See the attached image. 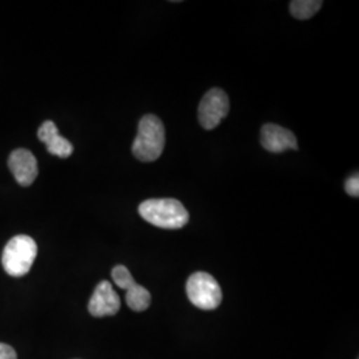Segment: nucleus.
Returning a JSON list of instances; mask_svg holds the SVG:
<instances>
[{"label": "nucleus", "instance_id": "9d476101", "mask_svg": "<svg viewBox=\"0 0 359 359\" xmlns=\"http://www.w3.org/2000/svg\"><path fill=\"white\" fill-rule=\"evenodd\" d=\"M126 301L127 305L130 310L133 311H144L149 308L152 297L151 293L148 292V289H145L142 285L135 283L132 287H129L126 294Z\"/></svg>", "mask_w": 359, "mask_h": 359}, {"label": "nucleus", "instance_id": "ddd939ff", "mask_svg": "<svg viewBox=\"0 0 359 359\" xmlns=\"http://www.w3.org/2000/svg\"><path fill=\"white\" fill-rule=\"evenodd\" d=\"M345 189L346 192L353 196V197H358L359 194V177L358 175L351 176L350 179L346 180L345 182Z\"/></svg>", "mask_w": 359, "mask_h": 359}, {"label": "nucleus", "instance_id": "6e6552de", "mask_svg": "<svg viewBox=\"0 0 359 359\" xmlns=\"http://www.w3.org/2000/svg\"><path fill=\"white\" fill-rule=\"evenodd\" d=\"M261 144L270 154H281L287 149H298L294 133L276 124H265L262 127Z\"/></svg>", "mask_w": 359, "mask_h": 359}, {"label": "nucleus", "instance_id": "20e7f679", "mask_svg": "<svg viewBox=\"0 0 359 359\" xmlns=\"http://www.w3.org/2000/svg\"><path fill=\"white\" fill-rule=\"evenodd\" d=\"M187 294L196 308L215 310L222 301V290L216 278L205 271L193 273L187 283Z\"/></svg>", "mask_w": 359, "mask_h": 359}, {"label": "nucleus", "instance_id": "7ed1b4c3", "mask_svg": "<svg viewBox=\"0 0 359 359\" xmlns=\"http://www.w3.org/2000/svg\"><path fill=\"white\" fill-rule=\"evenodd\" d=\"M38 256V245L29 236H15L4 246L1 265L11 277H23L31 270Z\"/></svg>", "mask_w": 359, "mask_h": 359}, {"label": "nucleus", "instance_id": "f8f14e48", "mask_svg": "<svg viewBox=\"0 0 359 359\" xmlns=\"http://www.w3.org/2000/svg\"><path fill=\"white\" fill-rule=\"evenodd\" d=\"M112 278H114L116 285L120 289H124V290H128L129 287H132L136 283L135 278L130 274V271L124 265H117L114 268Z\"/></svg>", "mask_w": 359, "mask_h": 359}, {"label": "nucleus", "instance_id": "1a4fd4ad", "mask_svg": "<svg viewBox=\"0 0 359 359\" xmlns=\"http://www.w3.org/2000/svg\"><path fill=\"white\" fill-rule=\"evenodd\" d=\"M39 140L46 144L47 151L60 158H67L74 152L72 144L59 135L53 121H44L38 130Z\"/></svg>", "mask_w": 359, "mask_h": 359}, {"label": "nucleus", "instance_id": "f257e3e1", "mask_svg": "<svg viewBox=\"0 0 359 359\" xmlns=\"http://www.w3.org/2000/svg\"><path fill=\"white\" fill-rule=\"evenodd\" d=\"M139 215L161 229H181L189 221V213L175 198H151L139 206Z\"/></svg>", "mask_w": 359, "mask_h": 359}, {"label": "nucleus", "instance_id": "423d86ee", "mask_svg": "<svg viewBox=\"0 0 359 359\" xmlns=\"http://www.w3.org/2000/svg\"><path fill=\"white\" fill-rule=\"evenodd\" d=\"M120 297L116 293L112 283L102 281L96 286L88 302V311L96 318L112 317L120 310Z\"/></svg>", "mask_w": 359, "mask_h": 359}, {"label": "nucleus", "instance_id": "f03ea898", "mask_svg": "<svg viewBox=\"0 0 359 359\" xmlns=\"http://www.w3.org/2000/svg\"><path fill=\"white\" fill-rule=\"evenodd\" d=\"M165 147V128L154 115H145L139 123L137 136L132 145V152L142 163L156 161Z\"/></svg>", "mask_w": 359, "mask_h": 359}, {"label": "nucleus", "instance_id": "9b49d317", "mask_svg": "<svg viewBox=\"0 0 359 359\" xmlns=\"http://www.w3.org/2000/svg\"><path fill=\"white\" fill-rule=\"evenodd\" d=\"M321 0H294L290 3V13L295 19L306 20L320 11Z\"/></svg>", "mask_w": 359, "mask_h": 359}, {"label": "nucleus", "instance_id": "0eeeda50", "mask_svg": "<svg viewBox=\"0 0 359 359\" xmlns=\"http://www.w3.org/2000/svg\"><path fill=\"white\" fill-rule=\"evenodd\" d=\"M8 168L20 187H29L39 175L36 157L27 149H15L8 157Z\"/></svg>", "mask_w": 359, "mask_h": 359}, {"label": "nucleus", "instance_id": "4468645a", "mask_svg": "<svg viewBox=\"0 0 359 359\" xmlns=\"http://www.w3.org/2000/svg\"><path fill=\"white\" fill-rule=\"evenodd\" d=\"M0 359H18V355L13 347L0 344Z\"/></svg>", "mask_w": 359, "mask_h": 359}, {"label": "nucleus", "instance_id": "39448f33", "mask_svg": "<svg viewBox=\"0 0 359 359\" xmlns=\"http://www.w3.org/2000/svg\"><path fill=\"white\" fill-rule=\"evenodd\" d=\"M229 114V97L219 88L208 90L198 107V120L203 128L215 129Z\"/></svg>", "mask_w": 359, "mask_h": 359}]
</instances>
